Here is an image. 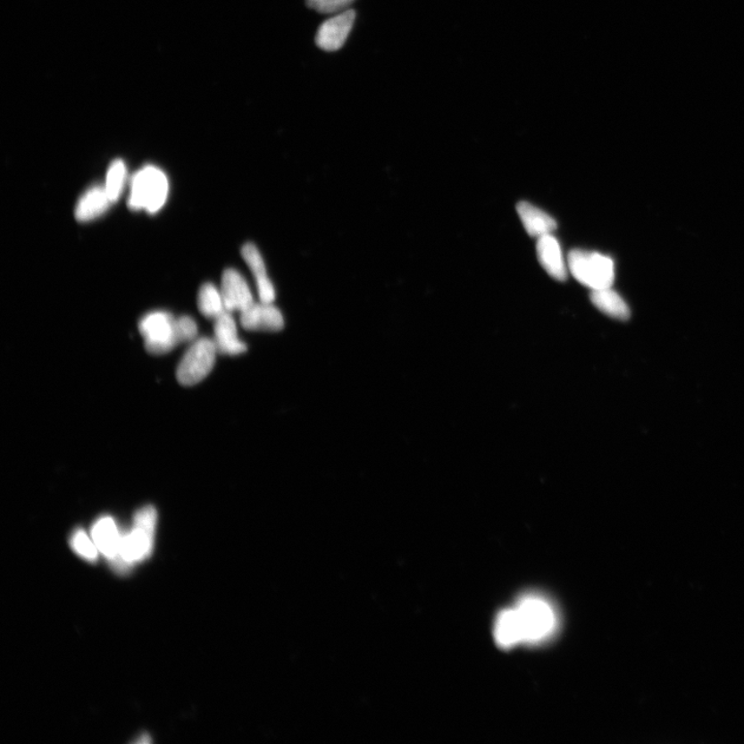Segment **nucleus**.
I'll return each instance as SVG.
<instances>
[{
  "mask_svg": "<svg viewBox=\"0 0 744 744\" xmlns=\"http://www.w3.org/2000/svg\"><path fill=\"white\" fill-rule=\"evenodd\" d=\"M517 213L522 220L526 232L531 237H539L552 234L556 230V222L544 213L543 210L531 205L528 202H520L517 205Z\"/></svg>",
  "mask_w": 744,
  "mask_h": 744,
  "instance_id": "2eb2a0df",
  "label": "nucleus"
},
{
  "mask_svg": "<svg viewBox=\"0 0 744 744\" xmlns=\"http://www.w3.org/2000/svg\"><path fill=\"white\" fill-rule=\"evenodd\" d=\"M71 545L77 555L88 559V561L95 562L97 558L98 549L96 548L94 539H90L85 531L77 530L74 533H72Z\"/></svg>",
  "mask_w": 744,
  "mask_h": 744,
  "instance_id": "aec40b11",
  "label": "nucleus"
},
{
  "mask_svg": "<svg viewBox=\"0 0 744 744\" xmlns=\"http://www.w3.org/2000/svg\"><path fill=\"white\" fill-rule=\"evenodd\" d=\"M568 265L572 275L585 287L601 289L614 285V263L607 255L574 249L569 254Z\"/></svg>",
  "mask_w": 744,
  "mask_h": 744,
  "instance_id": "20e7f679",
  "label": "nucleus"
},
{
  "mask_svg": "<svg viewBox=\"0 0 744 744\" xmlns=\"http://www.w3.org/2000/svg\"><path fill=\"white\" fill-rule=\"evenodd\" d=\"M213 340L220 354L237 355L247 351V346L239 339L235 320L229 312L215 319Z\"/></svg>",
  "mask_w": 744,
  "mask_h": 744,
  "instance_id": "f8f14e48",
  "label": "nucleus"
},
{
  "mask_svg": "<svg viewBox=\"0 0 744 744\" xmlns=\"http://www.w3.org/2000/svg\"><path fill=\"white\" fill-rule=\"evenodd\" d=\"M122 535L114 519L109 516L98 519L91 530V539L96 548L112 561L120 557Z\"/></svg>",
  "mask_w": 744,
  "mask_h": 744,
  "instance_id": "9b49d317",
  "label": "nucleus"
},
{
  "mask_svg": "<svg viewBox=\"0 0 744 744\" xmlns=\"http://www.w3.org/2000/svg\"><path fill=\"white\" fill-rule=\"evenodd\" d=\"M125 180H127V166H125V163L121 160L112 163L107 172L106 186H104L112 203L120 199Z\"/></svg>",
  "mask_w": 744,
  "mask_h": 744,
  "instance_id": "6ab92c4d",
  "label": "nucleus"
},
{
  "mask_svg": "<svg viewBox=\"0 0 744 744\" xmlns=\"http://www.w3.org/2000/svg\"><path fill=\"white\" fill-rule=\"evenodd\" d=\"M241 254L258 285L260 302L273 303L276 297L274 286L268 278L265 263L259 249L252 243H247L242 247Z\"/></svg>",
  "mask_w": 744,
  "mask_h": 744,
  "instance_id": "ddd939ff",
  "label": "nucleus"
},
{
  "mask_svg": "<svg viewBox=\"0 0 744 744\" xmlns=\"http://www.w3.org/2000/svg\"><path fill=\"white\" fill-rule=\"evenodd\" d=\"M197 305L203 315L209 319L219 318L221 314L227 312L223 305L222 292L213 284L203 285L200 288Z\"/></svg>",
  "mask_w": 744,
  "mask_h": 744,
  "instance_id": "a211bd4d",
  "label": "nucleus"
},
{
  "mask_svg": "<svg viewBox=\"0 0 744 744\" xmlns=\"http://www.w3.org/2000/svg\"><path fill=\"white\" fill-rule=\"evenodd\" d=\"M176 335L180 344L196 339L197 326L196 322L189 317H181L176 320Z\"/></svg>",
  "mask_w": 744,
  "mask_h": 744,
  "instance_id": "4be33fe9",
  "label": "nucleus"
},
{
  "mask_svg": "<svg viewBox=\"0 0 744 744\" xmlns=\"http://www.w3.org/2000/svg\"><path fill=\"white\" fill-rule=\"evenodd\" d=\"M168 193L166 174L154 166L144 167L131 178L128 205L134 212L156 213L166 203Z\"/></svg>",
  "mask_w": 744,
  "mask_h": 744,
  "instance_id": "7ed1b4c3",
  "label": "nucleus"
},
{
  "mask_svg": "<svg viewBox=\"0 0 744 744\" xmlns=\"http://www.w3.org/2000/svg\"><path fill=\"white\" fill-rule=\"evenodd\" d=\"M523 645H539L550 640L558 629L555 606L539 595L520 598L515 606Z\"/></svg>",
  "mask_w": 744,
  "mask_h": 744,
  "instance_id": "f257e3e1",
  "label": "nucleus"
},
{
  "mask_svg": "<svg viewBox=\"0 0 744 744\" xmlns=\"http://www.w3.org/2000/svg\"><path fill=\"white\" fill-rule=\"evenodd\" d=\"M157 513L153 506H144L136 513L134 526L122 535L120 557L116 562L130 565L146 559L155 545Z\"/></svg>",
  "mask_w": 744,
  "mask_h": 744,
  "instance_id": "f03ea898",
  "label": "nucleus"
},
{
  "mask_svg": "<svg viewBox=\"0 0 744 744\" xmlns=\"http://www.w3.org/2000/svg\"><path fill=\"white\" fill-rule=\"evenodd\" d=\"M495 638L499 648L511 649L522 644L515 608L505 609L497 617Z\"/></svg>",
  "mask_w": 744,
  "mask_h": 744,
  "instance_id": "dca6fc26",
  "label": "nucleus"
},
{
  "mask_svg": "<svg viewBox=\"0 0 744 744\" xmlns=\"http://www.w3.org/2000/svg\"><path fill=\"white\" fill-rule=\"evenodd\" d=\"M537 255L539 264L551 278L559 281L567 280V266H565L561 246L555 236L548 234L538 238Z\"/></svg>",
  "mask_w": 744,
  "mask_h": 744,
  "instance_id": "9d476101",
  "label": "nucleus"
},
{
  "mask_svg": "<svg viewBox=\"0 0 744 744\" xmlns=\"http://www.w3.org/2000/svg\"><path fill=\"white\" fill-rule=\"evenodd\" d=\"M219 354L213 339H196L177 368V380L183 386L200 383L213 370Z\"/></svg>",
  "mask_w": 744,
  "mask_h": 744,
  "instance_id": "39448f33",
  "label": "nucleus"
},
{
  "mask_svg": "<svg viewBox=\"0 0 744 744\" xmlns=\"http://www.w3.org/2000/svg\"><path fill=\"white\" fill-rule=\"evenodd\" d=\"M148 353L163 355L180 345L176 335V319L167 312L150 313L139 322Z\"/></svg>",
  "mask_w": 744,
  "mask_h": 744,
  "instance_id": "423d86ee",
  "label": "nucleus"
},
{
  "mask_svg": "<svg viewBox=\"0 0 744 744\" xmlns=\"http://www.w3.org/2000/svg\"><path fill=\"white\" fill-rule=\"evenodd\" d=\"M590 300L592 305L611 318L623 321L630 318L627 303L611 288L592 289Z\"/></svg>",
  "mask_w": 744,
  "mask_h": 744,
  "instance_id": "f3484780",
  "label": "nucleus"
},
{
  "mask_svg": "<svg viewBox=\"0 0 744 744\" xmlns=\"http://www.w3.org/2000/svg\"><path fill=\"white\" fill-rule=\"evenodd\" d=\"M150 742H151V740H150V737L148 735H143L142 739H140L139 740H137V743H141V744L150 743Z\"/></svg>",
  "mask_w": 744,
  "mask_h": 744,
  "instance_id": "5701e85b",
  "label": "nucleus"
},
{
  "mask_svg": "<svg viewBox=\"0 0 744 744\" xmlns=\"http://www.w3.org/2000/svg\"><path fill=\"white\" fill-rule=\"evenodd\" d=\"M112 201L104 187H94L88 190L79 200L76 207L78 222H87L107 212Z\"/></svg>",
  "mask_w": 744,
  "mask_h": 744,
  "instance_id": "4468645a",
  "label": "nucleus"
},
{
  "mask_svg": "<svg viewBox=\"0 0 744 744\" xmlns=\"http://www.w3.org/2000/svg\"><path fill=\"white\" fill-rule=\"evenodd\" d=\"M355 0H306L308 8L322 13V14H332L347 9Z\"/></svg>",
  "mask_w": 744,
  "mask_h": 744,
  "instance_id": "412c9836",
  "label": "nucleus"
},
{
  "mask_svg": "<svg viewBox=\"0 0 744 744\" xmlns=\"http://www.w3.org/2000/svg\"><path fill=\"white\" fill-rule=\"evenodd\" d=\"M355 19L354 10H347L339 15L328 19L320 26L315 43L327 52L338 51L345 45L353 29Z\"/></svg>",
  "mask_w": 744,
  "mask_h": 744,
  "instance_id": "0eeeda50",
  "label": "nucleus"
},
{
  "mask_svg": "<svg viewBox=\"0 0 744 744\" xmlns=\"http://www.w3.org/2000/svg\"><path fill=\"white\" fill-rule=\"evenodd\" d=\"M241 325L250 331H280L285 326L284 315L273 303H255L241 313Z\"/></svg>",
  "mask_w": 744,
  "mask_h": 744,
  "instance_id": "1a4fd4ad",
  "label": "nucleus"
},
{
  "mask_svg": "<svg viewBox=\"0 0 744 744\" xmlns=\"http://www.w3.org/2000/svg\"><path fill=\"white\" fill-rule=\"evenodd\" d=\"M221 292L223 305L229 313H243L255 305L247 280L234 269H228L223 272Z\"/></svg>",
  "mask_w": 744,
  "mask_h": 744,
  "instance_id": "6e6552de",
  "label": "nucleus"
}]
</instances>
